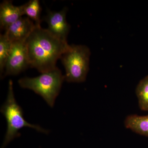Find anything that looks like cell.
<instances>
[{"label": "cell", "instance_id": "52a82bcc", "mask_svg": "<svg viewBox=\"0 0 148 148\" xmlns=\"http://www.w3.org/2000/svg\"><path fill=\"white\" fill-rule=\"evenodd\" d=\"M36 27L29 17H21L10 25L4 34L12 42L26 41Z\"/></svg>", "mask_w": 148, "mask_h": 148}, {"label": "cell", "instance_id": "8992f818", "mask_svg": "<svg viewBox=\"0 0 148 148\" xmlns=\"http://www.w3.org/2000/svg\"><path fill=\"white\" fill-rule=\"evenodd\" d=\"M68 9L65 8L60 11L47 10L45 20L48 24V31L53 36L64 41L70 31V26L66 20Z\"/></svg>", "mask_w": 148, "mask_h": 148}, {"label": "cell", "instance_id": "30bf717a", "mask_svg": "<svg viewBox=\"0 0 148 148\" xmlns=\"http://www.w3.org/2000/svg\"><path fill=\"white\" fill-rule=\"evenodd\" d=\"M24 15L35 22L37 27H41V20L40 14L41 8L38 0H31L25 4L22 5Z\"/></svg>", "mask_w": 148, "mask_h": 148}, {"label": "cell", "instance_id": "6da1fadb", "mask_svg": "<svg viewBox=\"0 0 148 148\" xmlns=\"http://www.w3.org/2000/svg\"><path fill=\"white\" fill-rule=\"evenodd\" d=\"M30 67L41 73L56 68V63L69 47L47 29L36 27L26 40Z\"/></svg>", "mask_w": 148, "mask_h": 148}, {"label": "cell", "instance_id": "5b68a950", "mask_svg": "<svg viewBox=\"0 0 148 148\" xmlns=\"http://www.w3.org/2000/svg\"><path fill=\"white\" fill-rule=\"evenodd\" d=\"M26 42H12L3 75L4 77L18 75L30 67Z\"/></svg>", "mask_w": 148, "mask_h": 148}, {"label": "cell", "instance_id": "9c48e42d", "mask_svg": "<svg viewBox=\"0 0 148 148\" xmlns=\"http://www.w3.org/2000/svg\"><path fill=\"white\" fill-rule=\"evenodd\" d=\"M126 128L133 132L148 137V115L140 116L136 114L130 115L124 121Z\"/></svg>", "mask_w": 148, "mask_h": 148}, {"label": "cell", "instance_id": "7c38bea8", "mask_svg": "<svg viewBox=\"0 0 148 148\" xmlns=\"http://www.w3.org/2000/svg\"><path fill=\"white\" fill-rule=\"evenodd\" d=\"M12 42L5 34L0 35V71L2 77L5 68L11 49Z\"/></svg>", "mask_w": 148, "mask_h": 148}, {"label": "cell", "instance_id": "8fae6325", "mask_svg": "<svg viewBox=\"0 0 148 148\" xmlns=\"http://www.w3.org/2000/svg\"><path fill=\"white\" fill-rule=\"evenodd\" d=\"M136 94L140 109L148 111V75L141 80L137 86Z\"/></svg>", "mask_w": 148, "mask_h": 148}, {"label": "cell", "instance_id": "277c9868", "mask_svg": "<svg viewBox=\"0 0 148 148\" xmlns=\"http://www.w3.org/2000/svg\"><path fill=\"white\" fill-rule=\"evenodd\" d=\"M90 51L84 45H69L61 59L66 70L65 79L69 82H84L89 70Z\"/></svg>", "mask_w": 148, "mask_h": 148}, {"label": "cell", "instance_id": "3957f363", "mask_svg": "<svg viewBox=\"0 0 148 148\" xmlns=\"http://www.w3.org/2000/svg\"><path fill=\"white\" fill-rule=\"evenodd\" d=\"M65 76L58 68L35 77L22 78L18 80L21 88L30 89L40 95L51 108L60 92Z\"/></svg>", "mask_w": 148, "mask_h": 148}, {"label": "cell", "instance_id": "7a4b0ae2", "mask_svg": "<svg viewBox=\"0 0 148 148\" xmlns=\"http://www.w3.org/2000/svg\"><path fill=\"white\" fill-rule=\"evenodd\" d=\"M1 112L4 116L7 123L6 132L1 148H5L11 141L19 137V131L23 127H30L39 132L48 133V131L39 125L31 124L25 119L23 110L14 97L12 80L9 82L7 97L1 108Z\"/></svg>", "mask_w": 148, "mask_h": 148}, {"label": "cell", "instance_id": "ba28073f", "mask_svg": "<svg viewBox=\"0 0 148 148\" xmlns=\"http://www.w3.org/2000/svg\"><path fill=\"white\" fill-rule=\"evenodd\" d=\"M24 15L22 5L16 6L10 1H4L0 5V26L6 30L12 24Z\"/></svg>", "mask_w": 148, "mask_h": 148}]
</instances>
